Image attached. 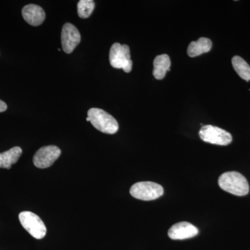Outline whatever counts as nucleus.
Here are the masks:
<instances>
[{
	"mask_svg": "<svg viewBox=\"0 0 250 250\" xmlns=\"http://www.w3.org/2000/svg\"><path fill=\"white\" fill-rule=\"evenodd\" d=\"M22 14L24 21L34 27L41 25L45 19V11L39 5H26L23 7Z\"/></svg>",
	"mask_w": 250,
	"mask_h": 250,
	"instance_id": "nucleus-10",
	"label": "nucleus"
},
{
	"mask_svg": "<svg viewBox=\"0 0 250 250\" xmlns=\"http://www.w3.org/2000/svg\"><path fill=\"white\" fill-rule=\"evenodd\" d=\"M61 154L62 151L57 146H45L36 152L33 159V162L36 167L39 168H47L53 165Z\"/></svg>",
	"mask_w": 250,
	"mask_h": 250,
	"instance_id": "nucleus-7",
	"label": "nucleus"
},
{
	"mask_svg": "<svg viewBox=\"0 0 250 250\" xmlns=\"http://www.w3.org/2000/svg\"><path fill=\"white\" fill-rule=\"evenodd\" d=\"M86 121L90 122V119L88 118H86Z\"/></svg>",
	"mask_w": 250,
	"mask_h": 250,
	"instance_id": "nucleus-17",
	"label": "nucleus"
},
{
	"mask_svg": "<svg viewBox=\"0 0 250 250\" xmlns=\"http://www.w3.org/2000/svg\"><path fill=\"white\" fill-rule=\"evenodd\" d=\"M212 47V42L207 38H200L197 41H192L188 47V55L195 57L209 52Z\"/></svg>",
	"mask_w": 250,
	"mask_h": 250,
	"instance_id": "nucleus-12",
	"label": "nucleus"
},
{
	"mask_svg": "<svg viewBox=\"0 0 250 250\" xmlns=\"http://www.w3.org/2000/svg\"><path fill=\"white\" fill-rule=\"evenodd\" d=\"M88 118L95 129L105 134H116L119 129L116 120L107 112L100 108H92L88 110Z\"/></svg>",
	"mask_w": 250,
	"mask_h": 250,
	"instance_id": "nucleus-2",
	"label": "nucleus"
},
{
	"mask_svg": "<svg viewBox=\"0 0 250 250\" xmlns=\"http://www.w3.org/2000/svg\"><path fill=\"white\" fill-rule=\"evenodd\" d=\"M22 150L20 147H14L3 153H0V168L10 169L22 155Z\"/></svg>",
	"mask_w": 250,
	"mask_h": 250,
	"instance_id": "nucleus-13",
	"label": "nucleus"
},
{
	"mask_svg": "<svg viewBox=\"0 0 250 250\" xmlns=\"http://www.w3.org/2000/svg\"><path fill=\"white\" fill-rule=\"evenodd\" d=\"M170 57L167 54H161L154 59L153 75L156 80H161L165 77L167 72L170 70Z\"/></svg>",
	"mask_w": 250,
	"mask_h": 250,
	"instance_id": "nucleus-11",
	"label": "nucleus"
},
{
	"mask_svg": "<svg viewBox=\"0 0 250 250\" xmlns=\"http://www.w3.org/2000/svg\"><path fill=\"white\" fill-rule=\"evenodd\" d=\"M6 109H7V105L2 100H0V113L6 111Z\"/></svg>",
	"mask_w": 250,
	"mask_h": 250,
	"instance_id": "nucleus-16",
	"label": "nucleus"
},
{
	"mask_svg": "<svg viewBox=\"0 0 250 250\" xmlns=\"http://www.w3.org/2000/svg\"><path fill=\"white\" fill-rule=\"evenodd\" d=\"M164 188L152 182H141L134 184L130 188L131 196L138 200L150 201L164 195Z\"/></svg>",
	"mask_w": 250,
	"mask_h": 250,
	"instance_id": "nucleus-4",
	"label": "nucleus"
},
{
	"mask_svg": "<svg viewBox=\"0 0 250 250\" xmlns=\"http://www.w3.org/2000/svg\"><path fill=\"white\" fill-rule=\"evenodd\" d=\"M95 2L93 0H80L77 4V14L81 18H88L95 9Z\"/></svg>",
	"mask_w": 250,
	"mask_h": 250,
	"instance_id": "nucleus-15",
	"label": "nucleus"
},
{
	"mask_svg": "<svg viewBox=\"0 0 250 250\" xmlns=\"http://www.w3.org/2000/svg\"><path fill=\"white\" fill-rule=\"evenodd\" d=\"M196 227L188 222H181L172 225L168 231V236L172 240H184L198 234Z\"/></svg>",
	"mask_w": 250,
	"mask_h": 250,
	"instance_id": "nucleus-9",
	"label": "nucleus"
},
{
	"mask_svg": "<svg viewBox=\"0 0 250 250\" xmlns=\"http://www.w3.org/2000/svg\"><path fill=\"white\" fill-rule=\"evenodd\" d=\"M202 141L218 146H228L232 141V136L228 131L213 125H205L200 131Z\"/></svg>",
	"mask_w": 250,
	"mask_h": 250,
	"instance_id": "nucleus-6",
	"label": "nucleus"
},
{
	"mask_svg": "<svg viewBox=\"0 0 250 250\" xmlns=\"http://www.w3.org/2000/svg\"><path fill=\"white\" fill-rule=\"evenodd\" d=\"M109 61L111 66L116 69H123L126 73L131 72L133 62L131 60L129 46L116 42L110 49Z\"/></svg>",
	"mask_w": 250,
	"mask_h": 250,
	"instance_id": "nucleus-3",
	"label": "nucleus"
},
{
	"mask_svg": "<svg viewBox=\"0 0 250 250\" xmlns=\"http://www.w3.org/2000/svg\"><path fill=\"white\" fill-rule=\"evenodd\" d=\"M232 65L235 71L243 80H250V66L241 57L235 56L232 59Z\"/></svg>",
	"mask_w": 250,
	"mask_h": 250,
	"instance_id": "nucleus-14",
	"label": "nucleus"
},
{
	"mask_svg": "<svg viewBox=\"0 0 250 250\" xmlns=\"http://www.w3.org/2000/svg\"><path fill=\"white\" fill-rule=\"evenodd\" d=\"M80 31L70 23H65L62 28V49L66 54H70L80 44Z\"/></svg>",
	"mask_w": 250,
	"mask_h": 250,
	"instance_id": "nucleus-8",
	"label": "nucleus"
},
{
	"mask_svg": "<svg viewBox=\"0 0 250 250\" xmlns=\"http://www.w3.org/2000/svg\"><path fill=\"white\" fill-rule=\"evenodd\" d=\"M19 220L24 229L36 239L45 236L47 229L40 217L30 211H22L19 214Z\"/></svg>",
	"mask_w": 250,
	"mask_h": 250,
	"instance_id": "nucleus-5",
	"label": "nucleus"
},
{
	"mask_svg": "<svg viewBox=\"0 0 250 250\" xmlns=\"http://www.w3.org/2000/svg\"><path fill=\"white\" fill-rule=\"evenodd\" d=\"M218 184L225 191L237 196H244L250 190L249 184L246 177L238 172H228L220 175Z\"/></svg>",
	"mask_w": 250,
	"mask_h": 250,
	"instance_id": "nucleus-1",
	"label": "nucleus"
}]
</instances>
